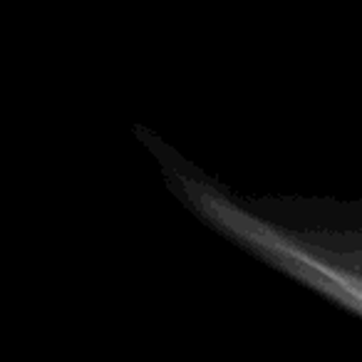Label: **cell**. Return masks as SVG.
I'll return each mask as SVG.
<instances>
[]
</instances>
